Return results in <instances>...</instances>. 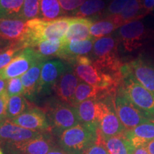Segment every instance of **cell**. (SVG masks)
<instances>
[{
	"label": "cell",
	"instance_id": "6da1fadb",
	"mask_svg": "<svg viewBox=\"0 0 154 154\" xmlns=\"http://www.w3.org/2000/svg\"><path fill=\"white\" fill-rule=\"evenodd\" d=\"M74 19L63 17L53 21L40 18L29 20L26 22V34L21 42L25 48H34L45 40L63 39Z\"/></svg>",
	"mask_w": 154,
	"mask_h": 154
},
{
	"label": "cell",
	"instance_id": "7a4b0ae2",
	"mask_svg": "<svg viewBox=\"0 0 154 154\" xmlns=\"http://www.w3.org/2000/svg\"><path fill=\"white\" fill-rule=\"evenodd\" d=\"M119 45L114 34L98 38L94 42L90 57L96 68L122 79L121 69L124 63L119 56Z\"/></svg>",
	"mask_w": 154,
	"mask_h": 154
},
{
	"label": "cell",
	"instance_id": "3957f363",
	"mask_svg": "<svg viewBox=\"0 0 154 154\" xmlns=\"http://www.w3.org/2000/svg\"><path fill=\"white\" fill-rule=\"evenodd\" d=\"M98 127L79 124L64 131L57 137V144L67 154H84L99 141Z\"/></svg>",
	"mask_w": 154,
	"mask_h": 154
},
{
	"label": "cell",
	"instance_id": "277c9868",
	"mask_svg": "<svg viewBox=\"0 0 154 154\" xmlns=\"http://www.w3.org/2000/svg\"><path fill=\"white\" fill-rule=\"evenodd\" d=\"M122 82L119 86L128 99L151 121H154V94L136 81L127 63L121 69Z\"/></svg>",
	"mask_w": 154,
	"mask_h": 154
},
{
	"label": "cell",
	"instance_id": "5b68a950",
	"mask_svg": "<svg viewBox=\"0 0 154 154\" xmlns=\"http://www.w3.org/2000/svg\"><path fill=\"white\" fill-rule=\"evenodd\" d=\"M43 111L51 126V133L57 137L64 131L80 124L76 107L63 103L59 99L49 100Z\"/></svg>",
	"mask_w": 154,
	"mask_h": 154
},
{
	"label": "cell",
	"instance_id": "8992f818",
	"mask_svg": "<svg viewBox=\"0 0 154 154\" xmlns=\"http://www.w3.org/2000/svg\"><path fill=\"white\" fill-rule=\"evenodd\" d=\"M116 92L109 93L100 98L101 116L99 124V140L123 134L127 131L121 122L114 106V96Z\"/></svg>",
	"mask_w": 154,
	"mask_h": 154
},
{
	"label": "cell",
	"instance_id": "52a82bcc",
	"mask_svg": "<svg viewBox=\"0 0 154 154\" xmlns=\"http://www.w3.org/2000/svg\"><path fill=\"white\" fill-rule=\"evenodd\" d=\"M114 35L126 52H133L140 49L149 38L153 32L141 20H136L117 29Z\"/></svg>",
	"mask_w": 154,
	"mask_h": 154
},
{
	"label": "cell",
	"instance_id": "ba28073f",
	"mask_svg": "<svg viewBox=\"0 0 154 154\" xmlns=\"http://www.w3.org/2000/svg\"><path fill=\"white\" fill-rule=\"evenodd\" d=\"M72 66L80 81L96 87L116 91L122 82V79L96 68L92 63H76Z\"/></svg>",
	"mask_w": 154,
	"mask_h": 154
},
{
	"label": "cell",
	"instance_id": "9c48e42d",
	"mask_svg": "<svg viewBox=\"0 0 154 154\" xmlns=\"http://www.w3.org/2000/svg\"><path fill=\"white\" fill-rule=\"evenodd\" d=\"M116 111L121 122L127 131L131 130L138 125L150 121L118 87L114 96Z\"/></svg>",
	"mask_w": 154,
	"mask_h": 154
},
{
	"label": "cell",
	"instance_id": "30bf717a",
	"mask_svg": "<svg viewBox=\"0 0 154 154\" xmlns=\"http://www.w3.org/2000/svg\"><path fill=\"white\" fill-rule=\"evenodd\" d=\"M47 60V58L42 57L34 48H25L7 66L0 69V78L8 80L19 77L36 63Z\"/></svg>",
	"mask_w": 154,
	"mask_h": 154
},
{
	"label": "cell",
	"instance_id": "8fae6325",
	"mask_svg": "<svg viewBox=\"0 0 154 154\" xmlns=\"http://www.w3.org/2000/svg\"><path fill=\"white\" fill-rule=\"evenodd\" d=\"M46 133L23 128L7 119L0 122V145L3 149L7 146L38 138Z\"/></svg>",
	"mask_w": 154,
	"mask_h": 154
},
{
	"label": "cell",
	"instance_id": "7c38bea8",
	"mask_svg": "<svg viewBox=\"0 0 154 154\" xmlns=\"http://www.w3.org/2000/svg\"><path fill=\"white\" fill-rule=\"evenodd\" d=\"M56 145L49 133L40 137L3 148L5 154H47Z\"/></svg>",
	"mask_w": 154,
	"mask_h": 154
},
{
	"label": "cell",
	"instance_id": "4fadbf2b",
	"mask_svg": "<svg viewBox=\"0 0 154 154\" xmlns=\"http://www.w3.org/2000/svg\"><path fill=\"white\" fill-rule=\"evenodd\" d=\"M66 69V64L60 60H47L44 63L40 76L38 95H48Z\"/></svg>",
	"mask_w": 154,
	"mask_h": 154
},
{
	"label": "cell",
	"instance_id": "5bb4252c",
	"mask_svg": "<svg viewBox=\"0 0 154 154\" xmlns=\"http://www.w3.org/2000/svg\"><path fill=\"white\" fill-rule=\"evenodd\" d=\"M14 124L32 131L51 133V126L43 109L31 107L16 118L11 119Z\"/></svg>",
	"mask_w": 154,
	"mask_h": 154
},
{
	"label": "cell",
	"instance_id": "9a60e30c",
	"mask_svg": "<svg viewBox=\"0 0 154 154\" xmlns=\"http://www.w3.org/2000/svg\"><path fill=\"white\" fill-rule=\"evenodd\" d=\"M79 82L73 66L67 64L66 70L54 87L58 99L73 106L75 91Z\"/></svg>",
	"mask_w": 154,
	"mask_h": 154
},
{
	"label": "cell",
	"instance_id": "2e32d148",
	"mask_svg": "<svg viewBox=\"0 0 154 154\" xmlns=\"http://www.w3.org/2000/svg\"><path fill=\"white\" fill-rule=\"evenodd\" d=\"M136 81L146 89L154 94V63L139 57L127 63Z\"/></svg>",
	"mask_w": 154,
	"mask_h": 154
},
{
	"label": "cell",
	"instance_id": "e0dca14e",
	"mask_svg": "<svg viewBox=\"0 0 154 154\" xmlns=\"http://www.w3.org/2000/svg\"><path fill=\"white\" fill-rule=\"evenodd\" d=\"M95 40L94 38H90L83 41L65 42L58 54L57 57L66 62L67 64L72 66L78 58L91 55Z\"/></svg>",
	"mask_w": 154,
	"mask_h": 154
},
{
	"label": "cell",
	"instance_id": "ac0fdd59",
	"mask_svg": "<svg viewBox=\"0 0 154 154\" xmlns=\"http://www.w3.org/2000/svg\"><path fill=\"white\" fill-rule=\"evenodd\" d=\"M81 124L98 127L101 116V103L99 99H91L76 106Z\"/></svg>",
	"mask_w": 154,
	"mask_h": 154
},
{
	"label": "cell",
	"instance_id": "d6986e66",
	"mask_svg": "<svg viewBox=\"0 0 154 154\" xmlns=\"http://www.w3.org/2000/svg\"><path fill=\"white\" fill-rule=\"evenodd\" d=\"M45 61L36 63L21 76L24 86V96L31 101H35L38 95L42 69Z\"/></svg>",
	"mask_w": 154,
	"mask_h": 154
},
{
	"label": "cell",
	"instance_id": "ffe728a7",
	"mask_svg": "<svg viewBox=\"0 0 154 154\" xmlns=\"http://www.w3.org/2000/svg\"><path fill=\"white\" fill-rule=\"evenodd\" d=\"M74 21L71 24L66 35L63 38L64 41L69 42L93 38L90 34V28L94 21H96L97 17H89V18L74 17Z\"/></svg>",
	"mask_w": 154,
	"mask_h": 154
},
{
	"label": "cell",
	"instance_id": "44dd1931",
	"mask_svg": "<svg viewBox=\"0 0 154 154\" xmlns=\"http://www.w3.org/2000/svg\"><path fill=\"white\" fill-rule=\"evenodd\" d=\"M26 28V22L22 19H0V36L11 42H22Z\"/></svg>",
	"mask_w": 154,
	"mask_h": 154
},
{
	"label": "cell",
	"instance_id": "7402d4cb",
	"mask_svg": "<svg viewBox=\"0 0 154 154\" xmlns=\"http://www.w3.org/2000/svg\"><path fill=\"white\" fill-rule=\"evenodd\" d=\"M147 14L142 0H130L120 14L111 17L119 28L133 21L140 20Z\"/></svg>",
	"mask_w": 154,
	"mask_h": 154
},
{
	"label": "cell",
	"instance_id": "603a6c76",
	"mask_svg": "<svg viewBox=\"0 0 154 154\" xmlns=\"http://www.w3.org/2000/svg\"><path fill=\"white\" fill-rule=\"evenodd\" d=\"M126 136L136 148L146 146L154 140V121H148L138 125L131 130L127 131Z\"/></svg>",
	"mask_w": 154,
	"mask_h": 154
},
{
	"label": "cell",
	"instance_id": "cb8c5ba5",
	"mask_svg": "<svg viewBox=\"0 0 154 154\" xmlns=\"http://www.w3.org/2000/svg\"><path fill=\"white\" fill-rule=\"evenodd\" d=\"M99 141L104 144L109 154H134L136 150L126 133Z\"/></svg>",
	"mask_w": 154,
	"mask_h": 154
},
{
	"label": "cell",
	"instance_id": "d4e9b609",
	"mask_svg": "<svg viewBox=\"0 0 154 154\" xmlns=\"http://www.w3.org/2000/svg\"><path fill=\"white\" fill-rule=\"evenodd\" d=\"M116 91H111V90L103 89L96 86H91L90 84L80 81L79 84L77 86L76 91H75L73 106H76L79 103L91 99H100L106 94Z\"/></svg>",
	"mask_w": 154,
	"mask_h": 154
},
{
	"label": "cell",
	"instance_id": "484cf974",
	"mask_svg": "<svg viewBox=\"0 0 154 154\" xmlns=\"http://www.w3.org/2000/svg\"><path fill=\"white\" fill-rule=\"evenodd\" d=\"M106 3L103 0H86L73 13L72 16L76 18H89V17L99 18L104 11Z\"/></svg>",
	"mask_w": 154,
	"mask_h": 154
},
{
	"label": "cell",
	"instance_id": "4316f807",
	"mask_svg": "<svg viewBox=\"0 0 154 154\" xmlns=\"http://www.w3.org/2000/svg\"><path fill=\"white\" fill-rule=\"evenodd\" d=\"M64 15L59 0H41L40 19L45 21H53L63 17Z\"/></svg>",
	"mask_w": 154,
	"mask_h": 154
},
{
	"label": "cell",
	"instance_id": "83f0119b",
	"mask_svg": "<svg viewBox=\"0 0 154 154\" xmlns=\"http://www.w3.org/2000/svg\"><path fill=\"white\" fill-rule=\"evenodd\" d=\"M24 0H0V19H21Z\"/></svg>",
	"mask_w": 154,
	"mask_h": 154
},
{
	"label": "cell",
	"instance_id": "f1b7e54d",
	"mask_svg": "<svg viewBox=\"0 0 154 154\" xmlns=\"http://www.w3.org/2000/svg\"><path fill=\"white\" fill-rule=\"evenodd\" d=\"M117 29L118 25L112 17H108L94 22L90 28V34L94 39H98L108 36Z\"/></svg>",
	"mask_w": 154,
	"mask_h": 154
},
{
	"label": "cell",
	"instance_id": "f546056e",
	"mask_svg": "<svg viewBox=\"0 0 154 154\" xmlns=\"http://www.w3.org/2000/svg\"><path fill=\"white\" fill-rule=\"evenodd\" d=\"M31 107H32V105L29 103L24 95L11 96L7 105V119L11 120L16 118Z\"/></svg>",
	"mask_w": 154,
	"mask_h": 154
},
{
	"label": "cell",
	"instance_id": "4dcf8cb0",
	"mask_svg": "<svg viewBox=\"0 0 154 154\" xmlns=\"http://www.w3.org/2000/svg\"><path fill=\"white\" fill-rule=\"evenodd\" d=\"M64 39L59 40H45L38 43L34 47L42 57L47 58L51 57H57L58 54L65 43Z\"/></svg>",
	"mask_w": 154,
	"mask_h": 154
},
{
	"label": "cell",
	"instance_id": "1f68e13d",
	"mask_svg": "<svg viewBox=\"0 0 154 154\" xmlns=\"http://www.w3.org/2000/svg\"><path fill=\"white\" fill-rule=\"evenodd\" d=\"M25 49L21 42H11L9 45L0 50V69L5 68Z\"/></svg>",
	"mask_w": 154,
	"mask_h": 154
},
{
	"label": "cell",
	"instance_id": "d6a6232c",
	"mask_svg": "<svg viewBox=\"0 0 154 154\" xmlns=\"http://www.w3.org/2000/svg\"><path fill=\"white\" fill-rule=\"evenodd\" d=\"M40 5L41 0H24L21 19L27 22L38 18L40 14Z\"/></svg>",
	"mask_w": 154,
	"mask_h": 154
},
{
	"label": "cell",
	"instance_id": "836d02e7",
	"mask_svg": "<svg viewBox=\"0 0 154 154\" xmlns=\"http://www.w3.org/2000/svg\"><path fill=\"white\" fill-rule=\"evenodd\" d=\"M129 2L130 0H112L107 8L101 13L99 18L104 19L116 16L123 11Z\"/></svg>",
	"mask_w": 154,
	"mask_h": 154
},
{
	"label": "cell",
	"instance_id": "e575fe53",
	"mask_svg": "<svg viewBox=\"0 0 154 154\" xmlns=\"http://www.w3.org/2000/svg\"><path fill=\"white\" fill-rule=\"evenodd\" d=\"M7 92L9 97L17 95H24V86L21 77L19 76L7 80Z\"/></svg>",
	"mask_w": 154,
	"mask_h": 154
},
{
	"label": "cell",
	"instance_id": "d590c367",
	"mask_svg": "<svg viewBox=\"0 0 154 154\" xmlns=\"http://www.w3.org/2000/svg\"><path fill=\"white\" fill-rule=\"evenodd\" d=\"M86 1V0H59L65 15H72L73 13Z\"/></svg>",
	"mask_w": 154,
	"mask_h": 154
},
{
	"label": "cell",
	"instance_id": "8d00e7d4",
	"mask_svg": "<svg viewBox=\"0 0 154 154\" xmlns=\"http://www.w3.org/2000/svg\"><path fill=\"white\" fill-rule=\"evenodd\" d=\"M9 96L7 91L0 94V122L7 120V105Z\"/></svg>",
	"mask_w": 154,
	"mask_h": 154
},
{
	"label": "cell",
	"instance_id": "74e56055",
	"mask_svg": "<svg viewBox=\"0 0 154 154\" xmlns=\"http://www.w3.org/2000/svg\"><path fill=\"white\" fill-rule=\"evenodd\" d=\"M84 154H109V153L104 144L98 141L88 148Z\"/></svg>",
	"mask_w": 154,
	"mask_h": 154
},
{
	"label": "cell",
	"instance_id": "f35d334b",
	"mask_svg": "<svg viewBox=\"0 0 154 154\" xmlns=\"http://www.w3.org/2000/svg\"><path fill=\"white\" fill-rule=\"evenodd\" d=\"M134 154H150L149 151L146 149V146H138V147L136 148Z\"/></svg>",
	"mask_w": 154,
	"mask_h": 154
},
{
	"label": "cell",
	"instance_id": "ab89813d",
	"mask_svg": "<svg viewBox=\"0 0 154 154\" xmlns=\"http://www.w3.org/2000/svg\"><path fill=\"white\" fill-rule=\"evenodd\" d=\"M7 80L0 78V94L7 91Z\"/></svg>",
	"mask_w": 154,
	"mask_h": 154
},
{
	"label": "cell",
	"instance_id": "60d3db41",
	"mask_svg": "<svg viewBox=\"0 0 154 154\" xmlns=\"http://www.w3.org/2000/svg\"><path fill=\"white\" fill-rule=\"evenodd\" d=\"M11 43V42L9 41V40L5 39V38H4L0 36V50H2V49H4V48L7 47V46L9 45Z\"/></svg>",
	"mask_w": 154,
	"mask_h": 154
},
{
	"label": "cell",
	"instance_id": "b9f144b4",
	"mask_svg": "<svg viewBox=\"0 0 154 154\" xmlns=\"http://www.w3.org/2000/svg\"><path fill=\"white\" fill-rule=\"evenodd\" d=\"M47 154H67V153L66 152L63 151V150L59 149V147H55L54 149L51 150V151H50L49 153H47Z\"/></svg>",
	"mask_w": 154,
	"mask_h": 154
},
{
	"label": "cell",
	"instance_id": "7bdbcfd3",
	"mask_svg": "<svg viewBox=\"0 0 154 154\" xmlns=\"http://www.w3.org/2000/svg\"><path fill=\"white\" fill-rule=\"evenodd\" d=\"M146 147L150 154H154V140H151L149 143L146 144Z\"/></svg>",
	"mask_w": 154,
	"mask_h": 154
},
{
	"label": "cell",
	"instance_id": "ee69618b",
	"mask_svg": "<svg viewBox=\"0 0 154 154\" xmlns=\"http://www.w3.org/2000/svg\"><path fill=\"white\" fill-rule=\"evenodd\" d=\"M0 154H5V152H4L2 148L1 145H0Z\"/></svg>",
	"mask_w": 154,
	"mask_h": 154
}]
</instances>
